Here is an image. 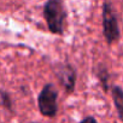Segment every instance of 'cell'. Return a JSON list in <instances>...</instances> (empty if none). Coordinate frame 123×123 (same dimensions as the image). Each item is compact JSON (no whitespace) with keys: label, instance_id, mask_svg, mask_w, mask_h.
I'll use <instances>...</instances> for the list:
<instances>
[{"label":"cell","instance_id":"obj_1","mask_svg":"<svg viewBox=\"0 0 123 123\" xmlns=\"http://www.w3.org/2000/svg\"><path fill=\"white\" fill-rule=\"evenodd\" d=\"M43 17L51 33L63 34L67 11L62 0H47L43 7Z\"/></svg>","mask_w":123,"mask_h":123},{"label":"cell","instance_id":"obj_2","mask_svg":"<svg viewBox=\"0 0 123 123\" xmlns=\"http://www.w3.org/2000/svg\"><path fill=\"white\" fill-rule=\"evenodd\" d=\"M103 34L109 45L119 39V27L113 6L109 1L103 4Z\"/></svg>","mask_w":123,"mask_h":123},{"label":"cell","instance_id":"obj_3","mask_svg":"<svg viewBox=\"0 0 123 123\" xmlns=\"http://www.w3.org/2000/svg\"><path fill=\"white\" fill-rule=\"evenodd\" d=\"M57 99H58V91L55 89L54 85L52 83L45 85L37 98L40 113L45 117H54L58 112Z\"/></svg>","mask_w":123,"mask_h":123},{"label":"cell","instance_id":"obj_4","mask_svg":"<svg viewBox=\"0 0 123 123\" xmlns=\"http://www.w3.org/2000/svg\"><path fill=\"white\" fill-rule=\"evenodd\" d=\"M55 74L58 76L59 82L64 87V91L70 94L75 89V83H76V71L73 68L71 64L65 63V64H59L58 69L55 70Z\"/></svg>","mask_w":123,"mask_h":123},{"label":"cell","instance_id":"obj_5","mask_svg":"<svg viewBox=\"0 0 123 123\" xmlns=\"http://www.w3.org/2000/svg\"><path fill=\"white\" fill-rule=\"evenodd\" d=\"M111 93H112V99H113L118 117L123 122V89L118 86H113L111 89Z\"/></svg>","mask_w":123,"mask_h":123},{"label":"cell","instance_id":"obj_6","mask_svg":"<svg viewBox=\"0 0 123 123\" xmlns=\"http://www.w3.org/2000/svg\"><path fill=\"white\" fill-rule=\"evenodd\" d=\"M97 76L99 77L100 82H101V86H103V89L104 92H107L109 91V74H107V70L105 67H99L98 70H97Z\"/></svg>","mask_w":123,"mask_h":123},{"label":"cell","instance_id":"obj_7","mask_svg":"<svg viewBox=\"0 0 123 123\" xmlns=\"http://www.w3.org/2000/svg\"><path fill=\"white\" fill-rule=\"evenodd\" d=\"M1 104H3V106H4L5 109L12 110V101H11V98H10V95H9L5 91L1 92Z\"/></svg>","mask_w":123,"mask_h":123},{"label":"cell","instance_id":"obj_8","mask_svg":"<svg viewBox=\"0 0 123 123\" xmlns=\"http://www.w3.org/2000/svg\"><path fill=\"white\" fill-rule=\"evenodd\" d=\"M80 123H98L97 122V119L94 118V117H92V116H88V117H86V118H83Z\"/></svg>","mask_w":123,"mask_h":123}]
</instances>
